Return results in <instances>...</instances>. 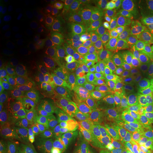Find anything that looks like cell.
<instances>
[{"mask_svg":"<svg viewBox=\"0 0 153 153\" xmlns=\"http://www.w3.org/2000/svg\"><path fill=\"white\" fill-rule=\"evenodd\" d=\"M124 93L141 114H153V85L150 82L127 78Z\"/></svg>","mask_w":153,"mask_h":153,"instance_id":"7a4b0ae2","label":"cell"},{"mask_svg":"<svg viewBox=\"0 0 153 153\" xmlns=\"http://www.w3.org/2000/svg\"><path fill=\"white\" fill-rule=\"evenodd\" d=\"M60 104V99L58 97H49L48 98L44 99L42 103V110L48 114H54L58 110V106Z\"/></svg>","mask_w":153,"mask_h":153,"instance_id":"7402d4cb","label":"cell"},{"mask_svg":"<svg viewBox=\"0 0 153 153\" xmlns=\"http://www.w3.org/2000/svg\"><path fill=\"white\" fill-rule=\"evenodd\" d=\"M62 7L64 10L67 11V12H70V11H72V9H73L72 4L67 1L62 3Z\"/></svg>","mask_w":153,"mask_h":153,"instance_id":"d590c367","label":"cell"},{"mask_svg":"<svg viewBox=\"0 0 153 153\" xmlns=\"http://www.w3.org/2000/svg\"><path fill=\"white\" fill-rule=\"evenodd\" d=\"M18 18L16 16H11L3 33L1 34V39H2V38H7L12 36L16 32V28L18 27Z\"/></svg>","mask_w":153,"mask_h":153,"instance_id":"cb8c5ba5","label":"cell"},{"mask_svg":"<svg viewBox=\"0 0 153 153\" xmlns=\"http://www.w3.org/2000/svg\"><path fill=\"white\" fill-rule=\"evenodd\" d=\"M65 36L69 43L73 47H79L83 43L84 36L79 30L72 26H68L65 28Z\"/></svg>","mask_w":153,"mask_h":153,"instance_id":"ffe728a7","label":"cell"},{"mask_svg":"<svg viewBox=\"0 0 153 153\" xmlns=\"http://www.w3.org/2000/svg\"><path fill=\"white\" fill-rule=\"evenodd\" d=\"M25 68L24 63L22 61H16L11 63L6 69V74L9 76H15L22 72Z\"/></svg>","mask_w":153,"mask_h":153,"instance_id":"4316f807","label":"cell"},{"mask_svg":"<svg viewBox=\"0 0 153 153\" xmlns=\"http://www.w3.org/2000/svg\"><path fill=\"white\" fill-rule=\"evenodd\" d=\"M134 16L140 19L145 24H153V4L140 3L134 11Z\"/></svg>","mask_w":153,"mask_h":153,"instance_id":"2e32d148","label":"cell"},{"mask_svg":"<svg viewBox=\"0 0 153 153\" xmlns=\"http://www.w3.org/2000/svg\"><path fill=\"white\" fill-rule=\"evenodd\" d=\"M140 1H139V0H128L126 3L125 9L128 11L134 12L133 11H135L134 9L137 8V6L140 4Z\"/></svg>","mask_w":153,"mask_h":153,"instance_id":"e575fe53","label":"cell"},{"mask_svg":"<svg viewBox=\"0 0 153 153\" xmlns=\"http://www.w3.org/2000/svg\"><path fill=\"white\" fill-rule=\"evenodd\" d=\"M113 97L114 104L112 112L118 120L140 117L142 114L133 106L125 93L119 91Z\"/></svg>","mask_w":153,"mask_h":153,"instance_id":"8992f818","label":"cell"},{"mask_svg":"<svg viewBox=\"0 0 153 153\" xmlns=\"http://www.w3.org/2000/svg\"><path fill=\"white\" fill-rule=\"evenodd\" d=\"M4 57V50L2 46V43H1V45H0V60H2Z\"/></svg>","mask_w":153,"mask_h":153,"instance_id":"8d00e7d4","label":"cell"},{"mask_svg":"<svg viewBox=\"0 0 153 153\" xmlns=\"http://www.w3.org/2000/svg\"><path fill=\"white\" fill-rule=\"evenodd\" d=\"M140 121L143 143L147 150L153 153V114H142Z\"/></svg>","mask_w":153,"mask_h":153,"instance_id":"ba28073f","label":"cell"},{"mask_svg":"<svg viewBox=\"0 0 153 153\" xmlns=\"http://www.w3.org/2000/svg\"><path fill=\"white\" fill-rule=\"evenodd\" d=\"M114 76V68L106 61L102 60V64L97 67L93 73V79L99 85L108 83Z\"/></svg>","mask_w":153,"mask_h":153,"instance_id":"4fadbf2b","label":"cell"},{"mask_svg":"<svg viewBox=\"0 0 153 153\" xmlns=\"http://www.w3.org/2000/svg\"><path fill=\"white\" fill-rule=\"evenodd\" d=\"M82 34L84 38L89 43H93L98 36L97 30L90 24H85L82 26Z\"/></svg>","mask_w":153,"mask_h":153,"instance_id":"d4e9b609","label":"cell"},{"mask_svg":"<svg viewBox=\"0 0 153 153\" xmlns=\"http://www.w3.org/2000/svg\"><path fill=\"white\" fill-rule=\"evenodd\" d=\"M148 32V26L143 22L140 19L135 17L131 27L128 32L127 36L130 40H139L144 37Z\"/></svg>","mask_w":153,"mask_h":153,"instance_id":"ac0fdd59","label":"cell"},{"mask_svg":"<svg viewBox=\"0 0 153 153\" xmlns=\"http://www.w3.org/2000/svg\"><path fill=\"white\" fill-rule=\"evenodd\" d=\"M134 19H135L134 12L123 9L120 11L117 16L111 21L108 29L106 30V31L103 33L107 35L108 30H110L109 36L111 38H116L121 36H126L131 27Z\"/></svg>","mask_w":153,"mask_h":153,"instance_id":"5b68a950","label":"cell"},{"mask_svg":"<svg viewBox=\"0 0 153 153\" xmlns=\"http://www.w3.org/2000/svg\"><path fill=\"white\" fill-rule=\"evenodd\" d=\"M138 45L125 36L114 38L111 51L112 67L115 71L126 74L128 69L136 54Z\"/></svg>","mask_w":153,"mask_h":153,"instance_id":"277c9868","label":"cell"},{"mask_svg":"<svg viewBox=\"0 0 153 153\" xmlns=\"http://www.w3.org/2000/svg\"><path fill=\"white\" fill-rule=\"evenodd\" d=\"M29 48V42L26 38L17 37L13 38L8 45L9 52L14 55H21Z\"/></svg>","mask_w":153,"mask_h":153,"instance_id":"d6986e66","label":"cell"},{"mask_svg":"<svg viewBox=\"0 0 153 153\" xmlns=\"http://www.w3.org/2000/svg\"><path fill=\"white\" fill-rule=\"evenodd\" d=\"M50 133L61 138L73 137L78 133V128L65 120H54L49 125Z\"/></svg>","mask_w":153,"mask_h":153,"instance_id":"9c48e42d","label":"cell"},{"mask_svg":"<svg viewBox=\"0 0 153 153\" xmlns=\"http://www.w3.org/2000/svg\"><path fill=\"white\" fill-rule=\"evenodd\" d=\"M115 4L116 5H123L124 4L127 3V1H113Z\"/></svg>","mask_w":153,"mask_h":153,"instance_id":"f35d334b","label":"cell"},{"mask_svg":"<svg viewBox=\"0 0 153 153\" xmlns=\"http://www.w3.org/2000/svg\"><path fill=\"white\" fill-rule=\"evenodd\" d=\"M40 30L43 32H48L50 30H53L55 28V23L53 21L50 20V19H45V20L42 21L39 24Z\"/></svg>","mask_w":153,"mask_h":153,"instance_id":"836d02e7","label":"cell"},{"mask_svg":"<svg viewBox=\"0 0 153 153\" xmlns=\"http://www.w3.org/2000/svg\"><path fill=\"white\" fill-rule=\"evenodd\" d=\"M28 83V79L26 77H19L13 83L11 86V90L15 94H22L27 89Z\"/></svg>","mask_w":153,"mask_h":153,"instance_id":"484cf974","label":"cell"},{"mask_svg":"<svg viewBox=\"0 0 153 153\" xmlns=\"http://www.w3.org/2000/svg\"><path fill=\"white\" fill-rule=\"evenodd\" d=\"M15 114L19 120L26 123H34L38 118L35 108L26 102L19 103L16 108Z\"/></svg>","mask_w":153,"mask_h":153,"instance_id":"8fae6325","label":"cell"},{"mask_svg":"<svg viewBox=\"0 0 153 153\" xmlns=\"http://www.w3.org/2000/svg\"><path fill=\"white\" fill-rule=\"evenodd\" d=\"M33 26V19L28 13H24L20 19V28L22 30H26Z\"/></svg>","mask_w":153,"mask_h":153,"instance_id":"f546056e","label":"cell"},{"mask_svg":"<svg viewBox=\"0 0 153 153\" xmlns=\"http://www.w3.org/2000/svg\"><path fill=\"white\" fill-rule=\"evenodd\" d=\"M22 153H47L43 147L37 145H30L25 148Z\"/></svg>","mask_w":153,"mask_h":153,"instance_id":"d6a6232c","label":"cell"},{"mask_svg":"<svg viewBox=\"0 0 153 153\" xmlns=\"http://www.w3.org/2000/svg\"><path fill=\"white\" fill-rule=\"evenodd\" d=\"M9 11L5 9V7L1 5V11H0V33H3L4 30L7 26L9 22Z\"/></svg>","mask_w":153,"mask_h":153,"instance_id":"4dcf8cb0","label":"cell"},{"mask_svg":"<svg viewBox=\"0 0 153 153\" xmlns=\"http://www.w3.org/2000/svg\"><path fill=\"white\" fill-rule=\"evenodd\" d=\"M57 36L54 33H49L48 34L45 41H44L43 45H42V49L44 51H49L55 43L56 41Z\"/></svg>","mask_w":153,"mask_h":153,"instance_id":"1f68e13d","label":"cell"},{"mask_svg":"<svg viewBox=\"0 0 153 153\" xmlns=\"http://www.w3.org/2000/svg\"><path fill=\"white\" fill-rule=\"evenodd\" d=\"M9 2L13 6H19L21 4V1L20 0H10Z\"/></svg>","mask_w":153,"mask_h":153,"instance_id":"74e56055","label":"cell"},{"mask_svg":"<svg viewBox=\"0 0 153 153\" xmlns=\"http://www.w3.org/2000/svg\"><path fill=\"white\" fill-rule=\"evenodd\" d=\"M97 64V60L91 53L81 52L78 54L74 60V66L76 70L82 73H88L94 70Z\"/></svg>","mask_w":153,"mask_h":153,"instance_id":"7c38bea8","label":"cell"},{"mask_svg":"<svg viewBox=\"0 0 153 153\" xmlns=\"http://www.w3.org/2000/svg\"><path fill=\"white\" fill-rule=\"evenodd\" d=\"M69 116L74 123L80 127H89L92 125L89 118L88 108L82 105H75L70 111Z\"/></svg>","mask_w":153,"mask_h":153,"instance_id":"5bb4252c","label":"cell"},{"mask_svg":"<svg viewBox=\"0 0 153 153\" xmlns=\"http://www.w3.org/2000/svg\"><path fill=\"white\" fill-rule=\"evenodd\" d=\"M126 75L131 79L153 82V41L146 38L140 41Z\"/></svg>","mask_w":153,"mask_h":153,"instance_id":"6da1fadb","label":"cell"},{"mask_svg":"<svg viewBox=\"0 0 153 153\" xmlns=\"http://www.w3.org/2000/svg\"><path fill=\"white\" fill-rule=\"evenodd\" d=\"M30 75L36 79H43L48 75V70L44 66L36 65L30 70Z\"/></svg>","mask_w":153,"mask_h":153,"instance_id":"83f0119b","label":"cell"},{"mask_svg":"<svg viewBox=\"0 0 153 153\" xmlns=\"http://www.w3.org/2000/svg\"><path fill=\"white\" fill-rule=\"evenodd\" d=\"M65 84L71 89H76L81 87L82 80L81 77L74 72H69L65 76Z\"/></svg>","mask_w":153,"mask_h":153,"instance_id":"603a6c76","label":"cell"},{"mask_svg":"<svg viewBox=\"0 0 153 153\" xmlns=\"http://www.w3.org/2000/svg\"><path fill=\"white\" fill-rule=\"evenodd\" d=\"M0 153H6L5 149H4V147L2 146V145H1V149H0Z\"/></svg>","mask_w":153,"mask_h":153,"instance_id":"ab89813d","label":"cell"},{"mask_svg":"<svg viewBox=\"0 0 153 153\" xmlns=\"http://www.w3.org/2000/svg\"><path fill=\"white\" fill-rule=\"evenodd\" d=\"M112 133L137 153H151L143 143L140 118L118 120L113 127Z\"/></svg>","mask_w":153,"mask_h":153,"instance_id":"3957f363","label":"cell"},{"mask_svg":"<svg viewBox=\"0 0 153 153\" xmlns=\"http://www.w3.org/2000/svg\"><path fill=\"white\" fill-rule=\"evenodd\" d=\"M114 41V38L104 33L101 34L97 36L93 43L94 49L100 56H106L111 53Z\"/></svg>","mask_w":153,"mask_h":153,"instance_id":"9a60e30c","label":"cell"},{"mask_svg":"<svg viewBox=\"0 0 153 153\" xmlns=\"http://www.w3.org/2000/svg\"><path fill=\"white\" fill-rule=\"evenodd\" d=\"M101 93V86L99 85H92L86 90L84 96V100L87 106H90L96 101L99 99Z\"/></svg>","mask_w":153,"mask_h":153,"instance_id":"44dd1931","label":"cell"},{"mask_svg":"<svg viewBox=\"0 0 153 153\" xmlns=\"http://www.w3.org/2000/svg\"><path fill=\"white\" fill-rule=\"evenodd\" d=\"M114 97L99 98L88 107L89 118L91 124H97L105 121L109 117L113 110Z\"/></svg>","mask_w":153,"mask_h":153,"instance_id":"52a82bcc","label":"cell"},{"mask_svg":"<svg viewBox=\"0 0 153 153\" xmlns=\"http://www.w3.org/2000/svg\"><path fill=\"white\" fill-rule=\"evenodd\" d=\"M56 87L48 83H43L38 86L37 88V93L38 95L43 96V97H48L54 94L56 92Z\"/></svg>","mask_w":153,"mask_h":153,"instance_id":"f1b7e54d","label":"cell"},{"mask_svg":"<svg viewBox=\"0 0 153 153\" xmlns=\"http://www.w3.org/2000/svg\"><path fill=\"white\" fill-rule=\"evenodd\" d=\"M7 131L11 137L21 140H30L34 136V130L31 127L17 122H10L7 124Z\"/></svg>","mask_w":153,"mask_h":153,"instance_id":"30bf717a","label":"cell"},{"mask_svg":"<svg viewBox=\"0 0 153 153\" xmlns=\"http://www.w3.org/2000/svg\"><path fill=\"white\" fill-rule=\"evenodd\" d=\"M105 153H137L131 146L117 139H111L106 143Z\"/></svg>","mask_w":153,"mask_h":153,"instance_id":"e0dca14e","label":"cell"}]
</instances>
